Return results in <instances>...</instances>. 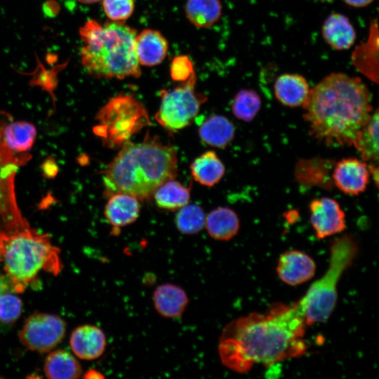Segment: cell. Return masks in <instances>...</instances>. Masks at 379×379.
<instances>
[{
  "label": "cell",
  "instance_id": "cell-1",
  "mask_svg": "<svg viewBox=\"0 0 379 379\" xmlns=\"http://www.w3.org/2000/svg\"><path fill=\"white\" fill-rule=\"evenodd\" d=\"M306 326L297 302L276 303L264 313L236 319L223 328L218 343L221 362L239 373L255 364L270 366L305 354Z\"/></svg>",
  "mask_w": 379,
  "mask_h": 379
},
{
  "label": "cell",
  "instance_id": "cell-2",
  "mask_svg": "<svg viewBox=\"0 0 379 379\" xmlns=\"http://www.w3.org/2000/svg\"><path fill=\"white\" fill-rule=\"evenodd\" d=\"M302 106L312 135L335 147L352 145L372 110L366 86L344 73H333L319 82Z\"/></svg>",
  "mask_w": 379,
  "mask_h": 379
},
{
  "label": "cell",
  "instance_id": "cell-3",
  "mask_svg": "<svg viewBox=\"0 0 379 379\" xmlns=\"http://www.w3.org/2000/svg\"><path fill=\"white\" fill-rule=\"evenodd\" d=\"M105 170L104 194L125 193L138 200L150 198L164 182L178 173L175 148L154 138L128 141Z\"/></svg>",
  "mask_w": 379,
  "mask_h": 379
},
{
  "label": "cell",
  "instance_id": "cell-4",
  "mask_svg": "<svg viewBox=\"0 0 379 379\" xmlns=\"http://www.w3.org/2000/svg\"><path fill=\"white\" fill-rule=\"evenodd\" d=\"M136 30L124 22L102 25L87 20L79 29L84 46L80 52L81 65L98 79L138 78L140 65L134 51Z\"/></svg>",
  "mask_w": 379,
  "mask_h": 379
},
{
  "label": "cell",
  "instance_id": "cell-5",
  "mask_svg": "<svg viewBox=\"0 0 379 379\" xmlns=\"http://www.w3.org/2000/svg\"><path fill=\"white\" fill-rule=\"evenodd\" d=\"M0 262L16 293L24 291L41 271L57 275L62 268L59 248L29 223L0 232Z\"/></svg>",
  "mask_w": 379,
  "mask_h": 379
},
{
  "label": "cell",
  "instance_id": "cell-6",
  "mask_svg": "<svg viewBox=\"0 0 379 379\" xmlns=\"http://www.w3.org/2000/svg\"><path fill=\"white\" fill-rule=\"evenodd\" d=\"M330 250L327 270L297 302L306 325L324 322L331 316L337 302L338 284L344 272L354 262L359 248L352 235L344 234L333 240Z\"/></svg>",
  "mask_w": 379,
  "mask_h": 379
},
{
  "label": "cell",
  "instance_id": "cell-7",
  "mask_svg": "<svg viewBox=\"0 0 379 379\" xmlns=\"http://www.w3.org/2000/svg\"><path fill=\"white\" fill-rule=\"evenodd\" d=\"M93 133L110 149L121 147L135 133L151 124L145 106L131 94L111 98L98 111Z\"/></svg>",
  "mask_w": 379,
  "mask_h": 379
},
{
  "label": "cell",
  "instance_id": "cell-8",
  "mask_svg": "<svg viewBox=\"0 0 379 379\" xmlns=\"http://www.w3.org/2000/svg\"><path fill=\"white\" fill-rule=\"evenodd\" d=\"M196 73L171 90L160 91L161 103L154 118L164 128L175 131L190 126L207 98L195 90Z\"/></svg>",
  "mask_w": 379,
  "mask_h": 379
},
{
  "label": "cell",
  "instance_id": "cell-9",
  "mask_svg": "<svg viewBox=\"0 0 379 379\" xmlns=\"http://www.w3.org/2000/svg\"><path fill=\"white\" fill-rule=\"evenodd\" d=\"M65 332L66 323L60 316L34 312L25 319L18 336L26 348L44 354L60 343Z\"/></svg>",
  "mask_w": 379,
  "mask_h": 379
},
{
  "label": "cell",
  "instance_id": "cell-10",
  "mask_svg": "<svg viewBox=\"0 0 379 379\" xmlns=\"http://www.w3.org/2000/svg\"><path fill=\"white\" fill-rule=\"evenodd\" d=\"M310 222L318 239L340 233L345 227V215L340 204L330 197L313 199L309 205Z\"/></svg>",
  "mask_w": 379,
  "mask_h": 379
},
{
  "label": "cell",
  "instance_id": "cell-11",
  "mask_svg": "<svg viewBox=\"0 0 379 379\" xmlns=\"http://www.w3.org/2000/svg\"><path fill=\"white\" fill-rule=\"evenodd\" d=\"M367 164L356 158H346L334 166L332 178L335 185L345 194L358 195L365 191L370 179Z\"/></svg>",
  "mask_w": 379,
  "mask_h": 379
},
{
  "label": "cell",
  "instance_id": "cell-12",
  "mask_svg": "<svg viewBox=\"0 0 379 379\" xmlns=\"http://www.w3.org/2000/svg\"><path fill=\"white\" fill-rule=\"evenodd\" d=\"M316 271L314 260L297 250L288 251L279 258L277 272L280 279L291 286H297L311 279Z\"/></svg>",
  "mask_w": 379,
  "mask_h": 379
},
{
  "label": "cell",
  "instance_id": "cell-13",
  "mask_svg": "<svg viewBox=\"0 0 379 379\" xmlns=\"http://www.w3.org/2000/svg\"><path fill=\"white\" fill-rule=\"evenodd\" d=\"M69 345L74 354L84 360H93L105 352L107 340L102 330L91 324L77 327L69 339Z\"/></svg>",
  "mask_w": 379,
  "mask_h": 379
},
{
  "label": "cell",
  "instance_id": "cell-14",
  "mask_svg": "<svg viewBox=\"0 0 379 379\" xmlns=\"http://www.w3.org/2000/svg\"><path fill=\"white\" fill-rule=\"evenodd\" d=\"M168 44L165 36L158 30L145 29L135 35L134 51L140 65L154 67L165 59Z\"/></svg>",
  "mask_w": 379,
  "mask_h": 379
},
{
  "label": "cell",
  "instance_id": "cell-15",
  "mask_svg": "<svg viewBox=\"0 0 379 379\" xmlns=\"http://www.w3.org/2000/svg\"><path fill=\"white\" fill-rule=\"evenodd\" d=\"M152 300L156 311L168 319L180 317L189 303L186 291L171 283L158 286L153 293Z\"/></svg>",
  "mask_w": 379,
  "mask_h": 379
},
{
  "label": "cell",
  "instance_id": "cell-16",
  "mask_svg": "<svg viewBox=\"0 0 379 379\" xmlns=\"http://www.w3.org/2000/svg\"><path fill=\"white\" fill-rule=\"evenodd\" d=\"M139 200L128 194L117 193L109 197L105 216L115 227H124L136 220L140 213Z\"/></svg>",
  "mask_w": 379,
  "mask_h": 379
},
{
  "label": "cell",
  "instance_id": "cell-17",
  "mask_svg": "<svg viewBox=\"0 0 379 379\" xmlns=\"http://www.w3.org/2000/svg\"><path fill=\"white\" fill-rule=\"evenodd\" d=\"M274 90L277 99L291 107L303 105L310 91L307 80L296 74L280 75L275 81Z\"/></svg>",
  "mask_w": 379,
  "mask_h": 379
},
{
  "label": "cell",
  "instance_id": "cell-18",
  "mask_svg": "<svg viewBox=\"0 0 379 379\" xmlns=\"http://www.w3.org/2000/svg\"><path fill=\"white\" fill-rule=\"evenodd\" d=\"M322 34L325 41L338 50L350 48L356 37L354 29L348 18L340 13H332L326 19Z\"/></svg>",
  "mask_w": 379,
  "mask_h": 379
},
{
  "label": "cell",
  "instance_id": "cell-19",
  "mask_svg": "<svg viewBox=\"0 0 379 379\" xmlns=\"http://www.w3.org/2000/svg\"><path fill=\"white\" fill-rule=\"evenodd\" d=\"M44 372L49 379H77L81 375L82 368L71 353L55 350L49 352L46 357Z\"/></svg>",
  "mask_w": 379,
  "mask_h": 379
},
{
  "label": "cell",
  "instance_id": "cell-20",
  "mask_svg": "<svg viewBox=\"0 0 379 379\" xmlns=\"http://www.w3.org/2000/svg\"><path fill=\"white\" fill-rule=\"evenodd\" d=\"M205 225L213 239L229 241L238 233L239 220L237 214L231 208L218 207L208 214Z\"/></svg>",
  "mask_w": 379,
  "mask_h": 379
},
{
  "label": "cell",
  "instance_id": "cell-21",
  "mask_svg": "<svg viewBox=\"0 0 379 379\" xmlns=\"http://www.w3.org/2000/svg\"><path fill=\"white\" fill-rule=\"evenodd\" d=\"M235 129L232 122L222 115L208 117L200 126L201 140L210 146L223 149L234 138Z\"/></svg>",
  "mask_w": 379,
  "mask_h": 379
},
{
  "label": "cell",
  "instance_id": "cell-22",
  "mask_svg": "<svg viewBox=\"0 0 379 379\" xmlns=\"http://www.w3.org/2000/svg\"><path fill=\"white\" fill-rule=\"evenodd\" d=\"M190 169L194 179L208 187L218 183L225 171L224 164L213 151H207L196 158Z\"/></svg>",
  "mask_w": 379,
  "mask_h": 379
},
{
  "label": "cell",
  "instance_id": "cell-23",
  "mask_svg": "<svg viewBox=\"0 0 379 379\" xmlns=\"http://www.w3.org/2000/svg\"><path fill=\"white\" fill-rule=\"evenodd\" d=\"M186 18L196 27L213 26L222 15L220 0H187L185 6Z\"/></svg>",
  "mask_w": 379,
  "mask_h": 379
},
{
  "label": "cell",
  "instance_id": "cell-24",
  "mask_svg": "<svg viewBox=\"0 0 379 379\" xmlns=\"http://www.w3.org/2000/svg\"><path fill=\"white\" fill-rule=\"evenodd\" d=\"M3 136L6 146L16 153H25L33 145L36 130L34 125L26 121L6 124Z\"/></svg>",
  "mask_w": 379,
  "mask_h": 379
},
{
  "label": "cell",
  "instance_id": "cell-25",
  "mask_svg": "<svg viewBox=\"0 0 379 379\" xmlns=\"http://www.w3.org/2000/svg\"><path fill=\"white\" fill-rule=\"evenodd\" d=\"M364 161L373 164L378 160V110L371 114L368 122L359 131L353 144Z\"/></svg>",
  "mask_w": 379,
  "mask_h": 379
},
{
  "label": "cell",
  "instance_id": "cell-26",
  "mask_svg": "<svg viewBox=\"0 0 379 379\" xmlns=\"http://www.w3.org/2000/svg\"><path fill=\"white\" fill-rule=\"evenodd\" d=\"M153 195L159 208L166 211H175L187 204L190 190L173 179L161 184L154 191Z\"/></svg>",
  "mask_w": 379,
  "mask_h": 379
},
{
  "label": "cell",
  "instance_id": "cell-27",
  "mask_svg": "<svg viewBox=\"0 0 379 379\" xmlns=\"http://www.w3.org/2000/svg\"><path fill=\"white\" fill-rule=\"evenodd\" d=\"M373 29L371 30V35L367 41V43L359 47L354 58L355 65L359 69L361 72L368 77L372 81H378V71L374 65L378 66V39L374 41L378 37L377 24L372 26Z\"/></svg>",
  "mask_w": 379,
  "mask_h": 379
},
{
  "label": "cell",
  "instance_id": "cell-28",
  "mask_svg": "<svg viewBox=\"0 0 379 379\" xmlns=\"http://www.w3.org/2000/svg\"><path fill=\"white\" fill-rule=\"evenodd\" d=\"M261 107L259 95L251 89H242L234 96L232 110L234 115L244 121H252Z\"/></svg>",
  "mask_w": 379,
  "mask_h": 379
},
{
  "label": "cell",
  "instance_id": "cell-29",
  "mask_svg": "<svg viewBox=\"0 0 379 379\" xmlns=\"http://www.w3.org/2000/svg\"><path fill=\"white\" fill-rule=\"evenodd\" d=\"M205 219V214L201 206L197 204H186L180 208L177 213L175 224L181 233L194 234L204 228Z\"/></svg>",
  "mask_w": 379,
  "mask_h": 379
},
{
  "label": "cell",
  "instance_id": "cell-30",
  "mask_svg": "<svg viewBox=\"0 0 379 379\" xmlns=\"http://www.w3.org/2000/svg\"><path fill=\"white\" fill-rule=\"evenodd\" d=\"M13 291L0 293V321L13 324L20 316L22 309L21 299Z\"/></svg>",
  "mask_w": 379,
  "mask_h": 379
},
{
  "label": "cell",
  "instance_id": "cell-31",
  "mask_svg": "<svg viewBox=\"0 0 379 379\" xmlns=\"http://www.w3.org/2000/svg\"><path fill=\"white\" fill-rule=\"evenodd\" d=\"M107 17L113 22H124L133 14L134 0H102Z\"/></svg>",
  "mask_w": 379,
  "mask_h": 379
},
{
  "label": "cell",
  "instance_id": "cell-32",
  "mask_svg": "<svg viewBox=\"0 0 379 379\" xmlns=\"http://www.w3.org/2000/svg\"><path fill=\"white\" fill-rule=\"evenodd\" d=\"M194 72V65L187 55H180L173 58L170 65V75L173 80L184 82Z\"/></svg>",
  "mask_w": 379,
  "mask_h": 379
},
{
  "label": "cell",
  "instance_id": "cell-33",
  "mask_svg": "<svg viewBox=\"0 0 379 379\" xmlns=\"http://www.w3.org/2000/svg\"><path fill=\"white\" fill-rule=\"evenodd\" d=\"M6 291L15 292L7 277L4 274H0V293Z\"/></svg>",
  "mask_w": 379,
  "mask_h": 379
},
{
  "label": "cell",
  "instance_id": "cell-34",
  "mask_svg": "<svg viewBox=\"0 0 379 379\" xmlns=\"http://www.w3.org/2000/svg\"><path fill=\"white\" fill-rule=\"evenodd\" d=\"M346 4L354 7H364L371 4L373 0H344Z\"/></svg>",
  "mask_w": 379,
  "mask_h": 379
},
{
  "label": "cell",
  "instance_id": "cell-35",
  "mask_svg": "<svg viewBox=\"0 0 379 379\" xmlns=\"http://www.w3.org/2000/svg\"><path fill=\"white\" fill-rule=\"evenodd\" d=\"M98 372L95 371V370H90L85 375V378H102L103 376L102 375L98 374Z\"/></svg>",
  "mask_w": 379,
  "mask_h": 379
},
{
  "label": "cell",
  "instance_id": "cell-36",
  "mask_svg": "<svg viewBox=\"0 0 379 379\" xmlns=\"http://www.w3.org/2000/svg\"><path fill=\"white\" fill-rule=\"evenodd\" d=\"M79 2L84 4H93L98 3L102 0H77Z\"/></svg>",
  "mask_w": 379,
  "mask_h": 379
},
{
  "label": "cell",
  "instance_id": "cell-37",
  "mask_svg": "<svg viewBox=\"0 0 379 379\" xmlns=\"http://www.w3.org/2000/svg\"><path fill=\"white\" fill-rule=\"evenodd\" d=\"M321 1H332L333 0H321Z\"/></svg>",
  "mask_w": 379,
  "mask_h": 379
}]
</instances>
